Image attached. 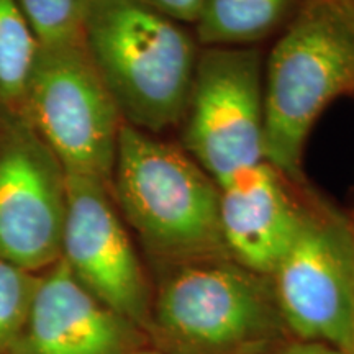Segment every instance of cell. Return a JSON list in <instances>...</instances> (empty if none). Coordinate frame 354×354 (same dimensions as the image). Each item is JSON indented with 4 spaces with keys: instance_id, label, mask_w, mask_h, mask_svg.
Here are the masks:
<instances>
[{
    "instance_id": "7c38bea8",
    "label": "cell",
    "mask_w": 354,
    "mask_h": 354,
    "mask_svg": "<svg viewBox=\"0 0 354 354\" xmlns=\"http://www.w3.org/2000/svg\"><path fill=\"white\" fill-rule=\"evenodd\" d=\"M304 0H205L196 21L203 46H250L272 35Z\"/></svg>"
},
{
    "instance_id": "ba28073f",
    "label": "cell",
    "mask_w": 354,
    "mask_h": 354,
    "mask_svg": "<svg viewBox=\"0 0 354 354\" xmlns=\"http://www.w3.org/2000/svg\"><path fill=\"white\" fill-rule=\"evenodd\" d=\"M66 183L20 110L0 109V258L33 274L61 259Z\"/></svg>"
},
{
    "instance_id": "d6986e66",
    "label": "cell",
    "mask_w": 354,
    "mask_h": 354,
    "mask_svg": "<svg viewBox=\"0 0 354 354\" xmlns=\"http://www.w3.org/2000/svg\"><path fill=\"white\" fill-rule=\"evenodd\" d=\"M349 354H354V317H353V330H351V348H349Z\"/></svg>"
},
{
    "instance_id": "277c9868",
    "label": "cell",
    "mask_w": 354,
    "mask_h": 354,
    "mask_svg": "<svg viewBox=\"0 0 354 354\" xmlns=\"http://www.w3.org/2000/svg\"><path fill=\"white\" fill-rule=\"evenodd\" d=\"M153 320L187 354H241L268 343L284 323L271 277L232 258L174 264L159 287Z\"/></svg>"
},
{
    "instance_id": "5b68a950",
    "label": "cell",
    "mask_w": 354,
    "mask_h": 354,
    "mask_svg": "<svg viewBox=\"0 0 354 354\" xmlns=\"http://www.w3.org/2000/svg\"><path fill=\"white\" fill-rule=\"evenodd\" d=\"M20 112L66 174L110 185L123 120L84 41L38 44Z\"/></svg>"
},
{
    "instance_id": "5bb4252c",
    "label": "cell",
    "mask_w": 354,
    "mask_h": 354,
    "mask_svg": "<svg viewBox=\"0 0 354 354\" xmlns=\"http://www.w3.org/2000/svg\"><path fill=\"white\" fill-rule=\"evenodd\" d=\"M43 46L84 41L92 0H15Z\"/></svg>"
},
{
    "instance_id": "52a82bcc",
    "label": "cell",
    "mask_w": 354,
    "mask_h": 354,
    "mask_svg": "<svg viewBox=\"0 0 354 354\" xmlns=\"http://www.w3.org/2000/svg\"><path fill=\"white\" fill-rule=\"evenodd\" d=\"M282 322L300 342L349 354L354 317V225L333 210H304L271 276Z\"/></svg>"
},
{
    "instance_id": "4fadbf2b",
    "label": "cell",
    "mask_w": 354,
    "mask_h": 354,
    "mask_svg": "<svg viewBox=\"0 0 354 354\" xmlns=\"http://www.w3.org/2000/svg\"><path fill=\"white\" fill-rule=\"evenodd\" d=\"M38 41L15 0H0V109L20 110Z\"/></svg>"
},
{
    "instance_id": "8992f818",
    "label": "cell",
    "mask_w": 354,
    "mask_h": 354,
    "mask_svg": "<svg viewBox=\"0 0 354 354\" xmlns=\"http://www.w3.org/2000/svg\"><path fill=\"white\" fill-rule=\"evenodd\" d=\"M263 53L209 46L198 53L183 118V148L223 187L264 159Z\"/></svg>"
},
{
    "instance_id": "9c48e42d",
    "label": "cell",
    "mask_w": 354,
    "mask_h": 354,
    "mask_svg": "<svg viewBox=\"0 0 354 354\" xmlns=\"http://www.w3.org/2000/svg\"><path fill=\"white\" fill-rule=\"evenodd\" d=\"M61 259L97 299L141 326L151 317L146 276L110 185L68 174Z\"/></svg>"
},
{
    "instance_id": "7a4b0ae2",
    "label": "cell",
    "mask_w": 354,
    "mask_h": 354,
    "mask_svg": "<svg viewBox=\"0 0 354 354\" xmlns=\"http://www.w3.org/2000/svg\"><path fill=\"white\" fill-rule=\"evenodd\" d=\"M110 192L159 258L172 264L230 258L220 227V187L183 146L123 123Z\"/></svg>"
},
{
    "instance_id": "e0dca14e",
    "label": "cell",
    "mask_w": 354,
    "mask_h": 354,
    "mask_svg": "<svg viewBox=\"0 0 354 354\" xmlns=\"http://www.w3.org/2000/svg\"><path fill=\"white\" fill-rule=\"evenodd\" d=\"M276 354H346L342 349L330 346V344L315 342H297L289 346L279 349Z\"/></svg>"
},
{
    "instance_id": "3957f363",
    "label": "cell",
    "mask_w": 354,
    "mask_h": 354,
    "mask_svg": "<svg viewBox=\"0 0 354 354\" xmlns=\"http://www.w3.org/2000/svg\"><path fill=\"white\" fill-rule=\"evenodd\" d=\"M354 94V32L338 0H304L264 64V159L302 180L304 153L318 117Z\"/></svg>"
},
{
    "instance_id": "30bf717a",
    "label": "cell",
    "mask_w": 354,
    "mask_h": 354,
    "mask_svg": "<svg viewBox=\"0 0 354 354\" xmlns=\"http://www.w3.org/2000/svg\"><path fill=\"white\" fill-rule=\"evenodd\" d=\"M135 326L87 290L59 259L39 272L10 354H133Z\"/></svg>"
},
{
    "instance_id": "2e32d148",
    "label": "cell",
    "mask_w": 354,
    "mask_h": 354,
    "mask_svg": "<svg viewBox=\"0 0 354 354\" xmlns=\"http://www.w3.org/2000/svg\"><path fill=\"white\" fill-rule=\"evenodd\" d=\"M179 24H196L205 0H141Z\"/></svg>"
},
{
    "instance_id": "ac0fdd59",
    "label": "cell",
    "mask_w": 354,
    "mask_h": 354,
    "mask_svg": "<svg viewBox=\"0 0 354 354\" xmlns=\"http://www.w3.org/2000/svg\"><path fill=\"white\" fill-rule=\"evenodd\" d=\"M338 3L342 6L343 12L346 13L349 24H351V28L354 32V0H338Z\"/></svg>"
},
{
    "instance_id": "6da1fadb",
    "label": "cell",
    "mask_w": 354,
    "mask_h": 354,
    "mask_svg": "<svg viewBox=\"0 0 354 354\" xmlns=\"http://www.w3.org/2000/svg\"><path fill=\"white\" fill-rule=\"evenodd\" d=\"M84 46L123 123L156 136L183 123L198 59L183 24L141 0H92Z\"/></svg>"
},
{
    "instance_id": "8fae6325",
    "label": "cell",
    "mask_w": 354,
    "mask_h": 354,
    "mask_svg": "<svg viewBox=\"0 0 354 354\" xmlns=\"http://www.w3.org/2000/svg\"><path fill=\"white\" fill-rule=\"evenodd\" d=\"M292 180L268 161L241 171L220 187V227L228 256L271 277L302 223L290 196Z\"/></svg>"
},
{
    "instance_id": "ffe728a7",
    "label": "cell",
    "mask_w": 354,
    "mask_h": 354,
    "mask_svg": "<svg viewBox=\"0 0 354 354\" xmlns=\"http://www.w3.org/2000/svg\"><path fill=\"white\" fill-rule=\"evenodd\" d=\"M138 354H162V353H138Z\"/></svg>"
},
{
    "instance_id": "9a60e30c",
    "label": "cell",
    "mask_w": 354,
    "mask_h": 354,
    "mask_svg": "<svg viewBox=\"0 0 354 354\" xmlns=\"http://www.w3.org/2000/svg\"><path fill=\"white\" fill-rule=\"evenodd\" d=\"M38 276L0 258V354H10L19 342Z\"/></svg>"
}]
</instances>
